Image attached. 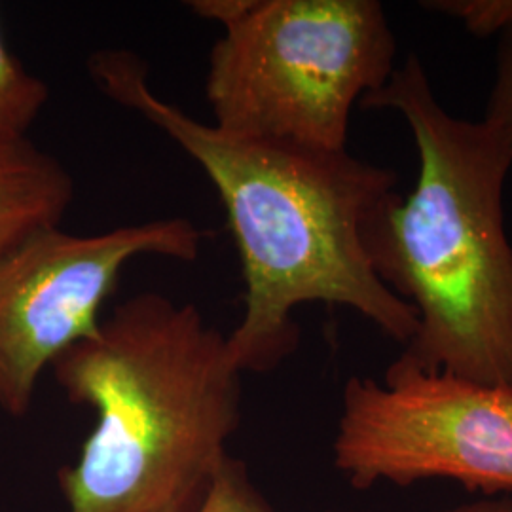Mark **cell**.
Returning <instances> with one entry per match:
<instances>
[{"instance_id":"5","label":"cell","mask_w":512,"mask_h":512,"mask_svg":"<svg viewBox=\"0 0 512 512\" xmlns=\"http://www.w3.org/2000/svg\"><path fill=\"white\" fill-rule=\"evenodd\" d=\"M355 490L380 482L452 480L484 495L512 492V391L395 361L384 384L351 376L332 442Z\"/></svg>"},{"instance_id":"9","label":"cell","mask_w":512,"mask_h":512,"mask_svg":"<svg viewBox=\"0 0 512 512\" xmlns=\"http://www.w3.org/2000/svg\"><path fill=\"white\" fill-rule=\"evenodd\" d=\"M480 126L492 147L512 165V27L501 33L494 90Z\"/></svg>"},{"instance_id":"8","label":"cell","mask_w":512,"mask_h":512,"mask_svg":"<svg viewBox=\"0 0 512 512\" xmlns=\"http://www.w3.org/2000/svg\"><path fill=\"white\" fill-rule=\"evenodd\" d=\"M48 97L46 82L23 67L0 33V137H27Z\"/></svg>"},{"instance_id":"4","label":"cell","mask_w":512,"mask_h":512,"mask_svg":"<svg viewBox=\"0 0 512 512\" xmlns=\"http://www.w3.org/2000/svg\"><path fill=\"white\" fill-rule=\"evenodd\" d=\"M378 0H253L222 27L205 97L224 133L346 150L351 110L395 71Z\"/></svg>"},{"instance_id":"12","label":"cell","mask_w":512,"mask_h":512,"mask_svg":"<svg viewBox=\"0 0 512 512\" xmlns=\"http://www.w3.org/2000/svg\"><path fill=\"white\" fill-rule=\"evenodd\" d=\"M253 0H192L188 2L190 12L202 19L215 21L220 27L241 18Z\"/></svg>"},{"instance_id":"13","label":"cell","mask_w":512,"mask_h":512,"mask_svg":"<svg viewBox=\"0 0 512 512\" xmlns=\"http://www.w3.org/2000/svg\"><path fill=\"white\" fill-rule=\"evenodd\" d=\"M327 512H366V511H344V509H336V511ZM440 512H512V499L509 497H501V499H494V497H488V499H480L475 503H467V505H459L454 509H448V511Z\"/></svg>"},{"instance_id":"11","label":"cell","mask_w":512,"mask_h":512,"mask_svg":"<svg viewBox=\"0 0 512 512\" xmlns=\"http://www.w3.org/2000/svg\"><path fill=\"white\" fill-rule=\"evenodd\" d=\"M421 6L461 19L475 37H492L512 27V0H439Z\"/></svg>"},{"instance_id":"10","label":"cell","mask_w":512,"mask_h":512,"mask_svg":"<svg viewBox=\"0 0 512 512\" xmlns=\"http://www.w3.org/2000/svg\"><path fill=\"white\" fill-rule=\"evenodd\" d=\"M198 512H274L243 461L228 456Z\"/></svg>"},{"instance_id":"6","label":"cell","mask_w":512,"mask_h":512,"mask_svg":"<svg viewBox=\"0 0 512 512\" xmlns=\"http://www.w3.org/2000/svg\"><path fill=\"white\" fill-rule=\"evenodd\" d=\"M207 238L186 217L99 234L44 228L0 260V410L23 418L38 380L74 344L92 338L120 275L139 256L196 260Z\"/></svg>"},{"instance_id":"1","label":"cell","mask_w":512,"mask_h":512,"mask_svg":"<svg viewBox=\"0 0 512 512\" xmlns=\"http://www.w3.org/2000/svg\"><path fill=\"white\" fill-rule=\"evenodd\" d=\"M97 88L137 112L200 165L226 211L245 283L243 315L228 334L239 370L266 374L293 355L294 308L346 306L406 346L416 311L372 270L361 224L397 190V173L346 150L249 139L203 124L150 88L145 63L124 50L90 59Z\"/></svg>"},{"instance_id":"7","label":"cell","mask_w":512,"mask_h":512,"mask_svg":"<svg viewBox=\"0 0 512 512\" xmlns=\"http://www.w3.org/2000/svg\"><path fill=\"white\" fill-rule=\"evenodd\" d=\"M74 200L73 175L29 137H0V260L21 241L59 226Z\"/></svg>"},{"instance_id":"3","label":"cell","mask_w":512,"mask_h":512,"mask_svg":"<svg viewBox=\"0 0 512 512\" xmlns=\"http://www.w3.org/2000/svg\"><path fill=\"white\" fill-rule=\"evenodd\" d=\"M359 107L399 110L420 160L412 192H389L361 224L372 270L418 317L399 361L512 391V247L501 203L511 164L480 122L442 109L418 55Z\"/></svg>"},{"instance_id":"2","label":"cell","mask_w":512,"mask_h":512,"mask_svg":"<svg viewBox=\"0 0 512 512\" xmlns=\"http://www.w3.org/2000/svg\"><path fill=\"white\" fill-rule=\"evenodd\" d=\"M55 380L95 425L57 480L67 512H198L241 421L228 334L198 306L135 294L55 359Z\"/></svg>"}]
</instances>
